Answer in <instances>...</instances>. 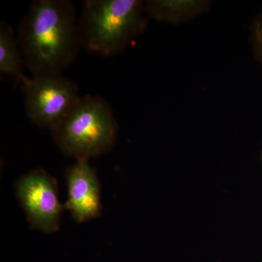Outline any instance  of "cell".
Instances as JSON below:
<instances>
[{
    "label": "cell",
    "mask_w": 262,
    "mask_h": 262,
    "mask_svg": "<svg viewBox=\"0 0 262 262\" xmlns=\"http://www.w3.org/2000/svg\"><path fill=\"white\" fill-rule=\"evenodd\" d=\"M261 163H262V150H261Z\"/></svg>",
    "instance_id": "cell-10"
},
{
    "label": "cell",
    "mask_w": 262,
    "mask_h": 262,
    "mask_svg": "<svg viewBox=\"0 0 262 262\" xmlns=\"http://www.w3.org/2000/svg\"><path fill=\"white\" fill-rule=\"evenodd\" d=\"M15 194L32 228L46 234L59 229L62 206L56 181L42 169L24 175L15 184Z\"/></svg>",
    "instance_id": "cell-5"
},
{
    "label": "cell",
    "mask_w": 262,
    "mask_h": 262,
    "mask_svg": "<svg viewBox=\"0 0 262 262\" xmlns=\"http://www.w3.org/2000/svg\"><path fill=\"white\" fill-rule=\"evenodd\" d=\"M253 40L256 56L262 64V17L258 19L253 29Z\"/></svg>",
    "instance_id": "cell-9"
},
{
    "label": "cell",
    "mask_w": 262,
    "mask_h": 262,
    "mask_svg": "<svg viewBox=\"0 0 262 262\" xmlns=\"http://www.w3.org/2000/svg\"><path fill=\"white\" fill-rule=\"evenodd\" d=\"M17 39L32 76L62 74L82 48L75 5L70 0L33 1L19 24Z\"/></svg>",
    "instance_id": "cell-1"
},
{
    "label": "cell",
    "mask_w": 262,
    "mask_h": 262,
    "mask_svg": "<svg viewBox=\"0 0 262 262\" xmlns=\"http://www.w3.org/2000/svg\"><path fill=\"white\" fill-rule=\"evenodd\" d=\"M118 130L107 101L98 96H85L51 131L63 155L75 160H89L113 149Z\"/></svg>",
    "instance_id": "cell-3"
},
{
    "label": "cell",
    "mask_w": 262,
    "mask_h": 262,
    "mask_svg": "<svg viewBox=\"0 0 262 262\" xmlns=\"http://www.w3.org/2000/svg\"><path fill=\"white\" fill-rule=\"evenodd\" d=\"M25 67L18 39L11 26L6 22L0 24V72L16 77L21 82L26 76Z\"/></svg>",
    "instance_id": "cell-7"
},
{
    "label": "cell",
    "mask_w": 262,
    "mask_h": 262,
    "mask_svg": "<svg viewBox=\"0 0 262 262\" xmlns=\"http://www.w3.org/2000/svg\"><path fill=\"white\" fill-rule=\"evenodd\" d=\"M260 262H262V260H261V261H260Z\"/></svg>",
    "instance_id": "cell-11"
},
{
    "label": "cell",
    "mask_w": 262,
    "mask_h": 262,
    "mask_svg": "<svg viewBox=\"0 0 262 262\" xmlns=\"http://www.w3.org/2000/svg\"><path fill=\"white\" fill-rule=\"evenodd\" d=\"M20 82L27 117L41 128L53 130L81 98L77 84L62 74L27 77Z\"/></svg>",
    "instance_id": "cell-4"
},
{
    "label": "cell",
    "mask_w": 262,
    "mask_h": 262,
    "mask_svg": "<svg viewBox=\"0 0 262 262\" xmlns=\"http://www.w3.org/2000/svg\"><path fill=\"white\" fill-rule=\"evenodd\" d=\"M68 200L66 208L78 223L101 215V185L89 160H77L66 172Z\"/></svg>",
    "instance_id": "cell-6"
},
{
    "label": "cell",
    "mask_w": 262,
    "mask_h": 262,
    "mask_svg": "<svg viewBox=\"0 0 262 262\" xmlns=\"http://www.w3.org/2000/svg\"><path fill=\"white\" fill-rule=\"evenodd\" d=\"M146 13L160 21L177 22L191 18L203 9L201 2L153 0L144 3Z\"/></svg>",
    "instance_id": "cell-8"
},
{
    "label": "cell",
    "mask_w": 262,
    "mask_h": 262,
    "mask_svg": "<svg viewBox=\"0 0 262 262\" xmlns=\"http://www.w3.org/2000/svg\"><path fill=\"white\" fill-rule=\"evenodd\" d=\"M145 13L139 0H87L78 18L81 47L103 57L121 53L144 30Z\"/></svg>",
    "instance_id": "cell-2"
}]
</instances>
